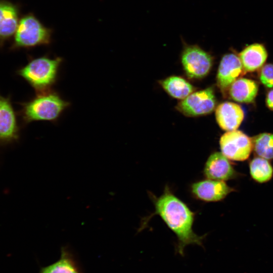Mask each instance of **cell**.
Instances as JSON below:
<instances>
[{"mask_svg": "<svg viewBox=\"0 0 273 273\" xmlns=\"http://www.w3.org/2000/svg\"><path fill=\"white\" fill-rule=\"evenodd\" d=\"M149 194L154 204L155 211L143 220L139 231L145 228L153 216L158 215L176 236V253L184 256L185 248L189 245L203 247V240L206 235L198 236L194 232L193 225L195 213L173 193L168 186L165 187L163 193L159 197L152 193Z\"/></svg>", "mask_w": 273, "mask_h": 273, "instance_id": "1", "label": "cell"}, {"mask_svg": "<svg viewBox=\"0 0 273 273\" xmlns=\"http://www.w3.org/2000/svg\"><path fill=\"white\" fill-rule=\"evenodd\" d=\"M20 104V115L24 125L38 121L55 122L70 106L69 102L51 89L37 93L30 100Z\"/></svg>", "mask_w": 273, "mask_h": 273, "instance_id": "2", "label": "cell"}, {"mask_svg": "<svg viewBox=\"0 0 273 273\" xmlns=\"http://www.w3.org/2000/svg\"><path fill=\"white\" fill-rule=\"evenodd\" d=\"M62 62V58L59 57H38L30 59L16 73L37 93L46 92L51 90L57 81Z\"/></svg>", "mask_w": 273, "mask_h": 273, "instance_id": "3", "label": "cell"}, {"mask_svg": "<svg viewBox=\"0 0 273 273\" xmlns=\"http://www.w3.org/2000/svg\"><path fill=\"white\" fill-rule=\"evenodd\" d=\"M53 31L31 13L20 19L10 47L11 50L30 49L51 43Z\"/></svg>", "mask_w": 273, "mask_h": 273, "instance_id": "4", "label": "cell"}, {"mask_svg": "<svg viewBox=\"0 0 273 273\" xmlns=\"http://www.w3.org/2000/svg\"><path fill=\"white\" fill-rule=\"evenodd\" d=\"M181 59L185 71L191 78H201L207 75L212 63L211 56L197 45L186 46Z\"/></svg>", "mask_w": 273, "mask_h": 273, "instance_id": "5", "label": "cell"}, {"mask_svg": "<svg viewBox=\"0 0 273 273\" xmlns=\"http://www.w3.org/2000/svg\"><path fill=\"white\" fill-rule=\"evenodd\" d=\"M220 147L222 154L229 159L244 161L250 156L252 148V141L247 135L240 130L228 131L220 138Z\"/></svg>", "mask_w": 273, "mask_h": 273, "instance_id": "6", "label": "cell"}, {"mask_svg": "<svg viewBox=\"0 0 273 273\" xmlns=\"http://www.w3.org/2000/svg\"><path fill=\"white\" fill-rule=\"evenodd\" d=\"M216 100L211 87L191 94L179 102L178 110L187 116H197L212 112Z\"/></svg>", "mask_w": 273, "mask_h": 273, "instance_id": "7", "label": "cell"}, {"mask_svg": "<svg viewBox=\"0 0 273 273\" xmlns=\"http://www.w3.org/2000/svg\"><path fill=\"white\" fill-rule=\"evenodd\" d=\"M20 128L10 97L0 95V146L17 142Z\"/></svg>", "mask_w": 273, "mask_h": 273, "instance_id": "8", "label": "cell"}, {"mask_svg": "<svg viewBox=\"0 0 273 273\" xmlns=\"http://www.w3.org/2000/svg\"><path fill=\"white\" fill-rule=\"evenodd\" d=\"M233 191L224 181L208 178L195 182L190 186L192 196L206 202L221 201Z\"/></svg>", "mask_w": 273, "mask_h": 273, "instance_id": "9", "label": "cell"}, {"mask_svg": "<svg viewBox=\"0 0 273 273\" xmlns=\"http://www.w3.org/2000/svg\"><path fill=\"white\" fill-rule=\"evenodd\" d=\"M19 5L8 0H0V48L13 37L20 18Z\"/></svg>", "mask_w": 273, "mask_h": 273, "instance_id": "10", "label": "cell"}, {"mask_svg": "<svg viewBox=\"0 0 273 273\" xmlns=\"http://www.w3.org/2000/svg\"><path fill=\"white\" fill-rule=\"evenodd\" d=\"M204 174L208 179L227 180L235 178L237 172L222 153L216 152L208 158L204 168Z\"/></svg>", "mask_w": 273, "mask_h": 273, "instance_id": "11", "label": "cell"}, {"mask_svg": "<svg viewBox=\"0 0 273 273\" xmlns=\"http://www.w3.org/2000/svg\"><path fill=\"white\" fill-rule=\"evenodd\" d=\"M239 58L234 54H227L222 58L217 75V83L221 90H225L244 72Z\"/></svg>", "mask_w": 273, "mask_h": 273, "instance_id": "12", "label": "cell"}, {"mask_svg": "<svg viewBox=\"0 0 273 273\" xmlns=\"http://www.w3.org/2000/svg\"><path fill=\"white\" fill-rule=\"evenodd\" d=\"M215 116L218 125L222 129L231 131L239 127L244 119V114L239 105L226 102L217 107Z\"/></svg>", "mask_w": 273, "mask_h": 273, "instance_id": "13", "label": "cell"}, {"mask_svg": "<svg viewBox=\"0 0 273 273\" xmlns=\"http://www.w3.org/2000/svg\"><path fill=\"white\" fill-rule=\"evenodd\" d=\"M238 56L244 70L252 72L264 64L267 57V52L263 44L255 43L246 47Z\"/></svg>", "mask_w": 273, "mask_h": 273, "instance_id": "14", "label": "cell"}, {"mask_svg": "<svg viewBox=\"0 0 273 273\" xmlns=\"http://www.w3.org/2000/svg\"><path fill=\"white\" fill-rule=\"evenodd\" d=\"M39 273H82L75 257L66 246L61 249L60 258L55 262L40 268Z\"/></svg>", "mask_w": 273, "mask_h": 273, "instance_id": "15", "label": "cell"}, {"mask_svg": "<svg viewBox=\"0 0 273 273\" xmlns=\"http://www.w3.org/2000/svg\"><path fill=\"white\" fill-rule=\"evenodd\" d=\"M258 85L251 79L240 78L230 86V95L235 101L241 103H250L257 95Z\"/></svg>", "mask_w": 273, "mask_h": 273, "instance_id": "16", "label": "cell"}, {"mask_svg": "<svg viewBox=\"0 0 273 273\" xmlns=\"http://www.w3.org/2000/svg\"><path fill=\"white\" fill-rule=\"evenodd\" d=\"M164 90L171 97L184 99L194 91L193 86L184 78L172 76L160 82Z\"/></svg>", "mask_w": 273, "mask_h": 273, "instance_id": "17", "label": "cell"}, {"mask_svg": "<svg viewBox=\"0 0 273 273\" xmlns=\"http://www.w3.org/2000/svg\"><path fill=\"white\" fill-rule=\"evenodd\" d=\"M249 166L251 175L256 181L262 183L271 178L273 169L267 159L256 157L252 160Z\"/></svg>", "mask_w": 273, "mask_h": 273, "instance_id": "18", "label": "cell"}, {"mask_svg": "<svg viewBox=\"0 0 273 273\" xmlns=\"http://www.w3.org/2000/svg\"><path fill=\"white\" fill-rule=\"evenodd\" d=\"M252 141L253 148L259 157L267 160L273 159V134L261 133Z\"/></svg>", "mask_w": 273, "mask_h": 273, "instance_id": "19", "label": "cell"}, {"mask_svg": "<svg viewBox=\"0 0 273 273\" xmlns=\"http://www.w3.org/2000/svg\"><path fill=\"white\" fill-rule=\"evenodd\" d=\"M260 79L266 87H273V64L263 66L260 72Z\"/></svg>", "mask_w": 273, "mask_h": 273, "instance_id": "20", "label": "cell"}, {"mask_svg": "<svg viewBox=\"0 0 273 273\" xmlns=\"http://www.w3.org/2000/svg\"><path fill=\"white\" fill-rule=\"evenodd\" d=\"M266 103L270 109L273 110V89L268 93L266 96Z\"/></svg>", "mask_w": 273, "mask_h": 273, "instance_id": "21", "label": "cell"}]
</instances>
